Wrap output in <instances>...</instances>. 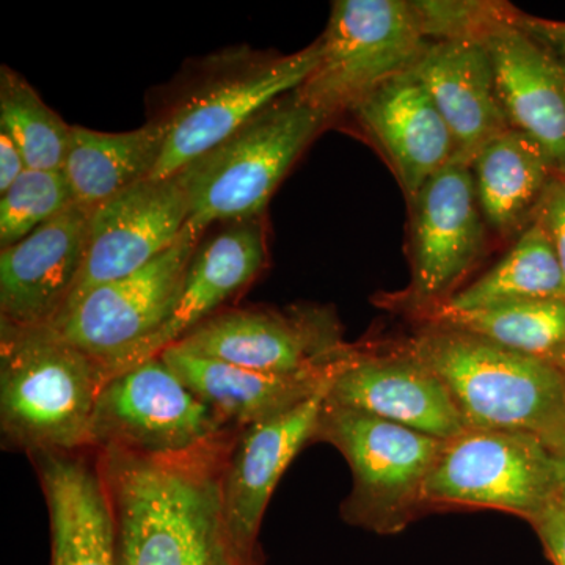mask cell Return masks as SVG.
Returning a JSON list of instances; mask_svg holds the SVG:
<instances>
[{"instance_id":"1","label":"cell","mask_w":565,"mask_h":565,"mask_svg":"<svg viewBox=\"0 0 565 565\" xmlns=\"http://www.w3.org/2000/svg\"><path fill=\"white\" fill-rule=\"evenodd\" d=\"M239 430L172 456L95 451L117 527L118 565H266L234 535L222 475Z\"/></svg>"},{"instance_id":"2","label":"cell","mask_w":565,"mask_h":565,"mask_svg":"<svg viewBox=\"0 0 565 565\" xmlns=\"http://www.w3.org/2000/svg\"><path fill=\"white\" fill-rule=\"evenodd\" d=\"M401 348L444 382L467 429L516 430L552 446L565 434V375L478 334L422 322Z\"/></svg>"},{"instance_id":"3","label":"cell","mask_w":565,"mask_h":565,"mask_svg":"<svg viewBox=\"0 0 565 565\" xmlns=\"http://www.w3.org/2000/svg\"><path fill=\"white\" fill-rule=\"evenodd\" d=\"M107 371L52 327L0 323L3 445L29 456L90 449L96 401Z\"/></svg>"},{"instance_id":"4","label":"cell","mask_w":565,"mask_h":565,"mask_svg":"<svg viewBox=\"0 0 565 565\" xmlns=\"http://www.w3.org/2000/svg\"><path fill=\"white\" fill-rule=\"evenodd\" d=\"M330 118L299 93L282 96L177 174L189 221L204 233L217 222L259 218L282 178Z\"/></svg>"},{"instance_id":"5","label":"cell","mask_w":565,"mask_h":565,"mask_svg":"<svg viewBox=\"0 0 565 565\" xmlns=\"http://www.w3.org/2000/svg\"><path fill=\"white\" fill-rule=\"evenodd\" d=\"M313 441L332 445L352 471L341 516L371 533H401L424 514L423 490L446 440L323 401Z\"/></svg>"},{"instance_id":"6","label":"cell","mask_w":565,"mask_h":565,"mask_svg":"<svg viewBox=\"0 0 565 565\" xmlns=\"http://www.w3.org/2000/svg\"><path fill=\"white\" fill-rule=\"evenodd\" d=\"M561 503L555 449L539 435L467 429L446 440L423 490V509H493L534 525Z\"/></svg>"},{"instance_id":"7","label":"cell","mask_w":565,"mask_h":565,"mask_svg":"<svg viewBox=\"0 0 565 565\" xmlns=\"http://www.w3.org/2000/svg\"><path fill=\"white\" fill-rule=\"evenodd\" d=\"M318 41V66L297 93L330 120L414 70L430 43L408 0H338Z\"/></svg>"},{"instance_id":"8","label":"cell","mask_w":565,"mask_h":565,"mask_svg":"<svg viewBox=\"0 0 565 565\" xmlns=\"http://www.w3.org/2000/svg\"><path fill=\"white\" fill-rule=\"evenodd\" d=\"M203 234L185 225L169 250L137 273L93 289L50 327L102 364L109 379L141 363L173 313Z\"/></svg>"},{"instance_id":"9","label":"cell","mask_w":565,"mask_h":565,"mask_svg":"<svg viewBox=\"0 0 565 565\" xmlns=\"http://www.w3.org/2000/svg\"><path fill=\"white\" fill-rule=\"evenodd\" d=\"M411 281L384 307L423 321L460 289L486 250L487 228L470 166L451 162L408 202Z\"/></svg>"},{"instance_id":"10","label":"cell","mask_w":565,"mask_h":565,"mask_svg":"<svg viewBox=\"0 0 565 565\" xmlns=\"http://www.w3.org/2000/svg\"><path fill=\"white\" fill-rule=\"evenodd\" d=\"M234 430L188 388L161 355L114 375L96 401L90 449L145 456L191 451Z\"/></svg>"},{"instance_id":"11","label":"cell","mask_w":565,"mask_h":565,"mask_svg":"<svg viewBox=\"0 0 565 565\" xmlns=\"http://www.w3.org/2000/svg\"><path fill=\"white\" fill-rule=\"evenodd\" d=\"M319 41L282 57H241L191 93L169 115L161 158L150 180H167L233 136L245 122L299 90L319 62Z\"/></svg>"},{"instance_id":"12","label":"cell","mask_w":565,"mask_h":565,"mask_svg":"<svg viewBox=\"0 0 565 565\" xmlns=\"http://www.w3.org/2000/svg\"><path fill=\"white\" fill-rule=\"evenodd\" d=\"M177 344L207 359L273 374L327 370L353 348L344 343L333 311L322 307L222 310Z\"/></svg>"},{"instance_id":"13","label":"cell","mask_w":565,"mask_h":565,"mask_svg":"<svg viewBox=\"0 0 565 565\" xmlns=\"http://www.w3.org/2000/svg\"><path fill=\"white\" fill-rule=\"evenodd\" d=\"M188 221V193L177 174L137 182L99 204L90 211L79 280L61 316L93 289L137 273L169 250Z\"/></svg>"},{"instance_id":"14","label":"cell","mask_w":565,"mask_h":565,"mask_svg":"<svg viewBox=\"0 0 565 565\" xmlns=\"http://www.w3.org/2000/svg\"><path fill=\"white\" fill-rule=\"evenodd\" d=\"M327 399L451 440L467 430L444 382L401 348H355L330 382Z\"/></svg>"},{"instance_id":"15","label":"cell","mask_w":565,"mask_h":565,"mask_svg":"<svg viewBox=\"0 0 565 565\" xmlns=\"http://www.w3.org/2000/svg\"><path fill=\"white\" fill-rule=\"evenodd\" d=\"M90 211L73 204L0 252V323L51 326L79 280Z\"/></svg>"},{"instance_id":"16","label":"cell","mask_w":565,"mask_h":565,"mask_svg":"<svg viewBox=\"0 0 565 565\" xmlns=\"http://www.w3.org/2000/svg\"><path fill=\"white\" fill-rule=\"evenodd\" d=\"M509 6L482 36L509 128L525 134L565 180V71L514 21Z\"/></svg>"},{"instance_id":"17","label":"cell","mask_w":565,"mask_h":565,"mask_svg":"<svg viewBox=\"0 0 565 565\" xmlns=\"http://www.w3.org/2000/svg\"><path fill=\"white\" fill-rule=\"evenodd\" d=\"M349 114L392 167L407 202L455 162L451 131L412 70L367 93Z\"/></svg>"},{"instance_id":"18","label":"cell","mask_w":565,"mask_h":565,"mask_svg":"<svg viewBox=\"0 0 565 565\" xmlns=\"http://www.w3.org/2000/svg\"><path fill=\"white\" fill-rule=\"evenodd\" d=\"M329 386L286 414L244 427L234 438L222 475L223 508L234 535L248 550H262L267 504L294 457L313 441Z\"/></svg>"},{"instance_id":"19","label":"cell","mask_w":565,"mask_h":565,"mask_svg":"<svg viewBox=\"0 0 565 565\" xmlns=\"http://www.w3.org/2000/svg\"><path fill=\"white\" fill-rule=\"evenodd\" d=\"M85 452L31 456L50 509L51 565H118L109 492L95 451Z\"/></svg>"},{"instance_id":"20","label":"cell","mask_w":565,"mask_h":565,"mask_svg":"<svg viewBox=\"0 0 565 565\" xmlns=\"http://www.w3.org/2000/svg\"><path fill=\"white\" fill-rule=\"evenodd\" d=\"M412 71L451 131L456 162L470 166L486 145L511 129L482 41H430Z\"/></svg>"},{"instance_id":"21","label":"cell","mask_w":565,"mask_h":565,"mask_svg":"<svg viewBox=\"0 0 565 565\" xmlns=\"http://www.w3.org/2000/svg\"><path fill=\"white\" fill-rule=\"evenodd\" d=\"M161 356L223 424L239 430L307 403L330 385L348 359L327 370L273 374L207 359L178 344L167 348Z\"/></svg>"},{"instance_id":"22","label":"cell","mask_w":565,"mask_h":565,"mask_svg":"<svg viewBox=\"0 0 565 565\" xmlns=\"http://www.w3.org/2000/svg\"><path fill=\"white\" fill-rule=\"evenodd\" d=\"M266 232L262 217L228 223L206 243H200L185 274L173 313L148 345L141 362L161 355L193 329L221 313L264 269Z\"/></svg>"},{"instance_id":"23","label":"cell","mask_w":565,"mask_h":565,"mask_svg":"<svg viewBox=\"0 0 565 565\" xmlns=\"http://www.w3.org/2000/svg\"><path fill=\"white\" fill-rule=\"evenodd\" d=\"M470 169L487 228L501 239L525 232L557 180L545 152L514 129L486 145Z\"/></svg>"},{"instance_id":"24","label":"cell","mask_w":565,"mask_h":565,"mask_svg":"<svg viewBox=\"0 0 565 565\" xmlns=\"http://www.w3.org/2000/svg\"><path fill=\"white\" fill-rule=\"evenodd\" d=\"M166 140V122L152 121L128 132H102L71 126L62 172L74 204L93 211L99 204L150 180Z\"/></svg>"},{"instance_id":"25","label":"cell","mask_w":565,"mask_h":565,"mask_svg":"<svg viewBox=\"0 0 565 565\" xmlns=\"http://www.w3.org/2000/svg\"><path fill=\"white\" fill-rule=\"evenodd\" d=\"M541 299L565 300V282L552 241L535 217L492 269L430 315L468 313Z\"/></svg>"},{"instance_id":"26","label":"cell","mask_w":565,"mask_h":565,"mask_svg":"<svg viewBox=\"0 0 565 565\" xmlns=\"http://www.w3.org/2000/svg\"><path fill=\"white\" fill-rule=\"evenodd\" d=\"M422 322L478 334L559 370L565 364V300H525L468 313H434Z\"/></svg>"},{"instance_id":"27","label":"cell","mask_w":565,"mask_h":565,"mask_svg":"<svg viewBox=\"0 0 565 565\" xmlns=\"http://www.w3.org/2000/svg\"><path fill=\"white\" fill-rule=\"evenodd\" d=\"M0 129L18 145L28 169H63L71 126L10 66L0 70Z\"/></svg>"},{"instance_id":"28","label":"cell","mask_w":565,"mask_h":565,"mask_svg":"<svg viewBox=\"0 0 565 565\" xmlns=\"http://www.w3.org/2000/svg\"><path fill=\"white\" fill-rule=\"evenodd\" d=\"M73 204L62 170H25L9 191L0 193V245L20 243Z\"/></svg>"},{"instance_id":"29","label":"cell","mask_w":565,"mask_h":565,"mask_svg":"<svg viewBox=\"0 0 565 565\" xmlns=\"http://www.w3.org/2000/svg\"><path fill=\"white\" fill-rule=\"evenodd\" d=\"M414 6L427 40L481 41L490 25L503 17L509 3L418 0Z\"/></svg>"},{"instance_id":"30","label":"cell","mask_w":565,"mask_h":565,"mask_svg":"<svg viewBox=\"0 0 565 565\" xmlns=\"http://www.w3.org/2000/svg\"><path fill=\"white\" fill-rule=\"evenodd\" d=\"M537 218L552 241L565 282V180L557 178L546 193L544 203L537 212Z\"/></svg>"},{"instance_id":"31","label":"cell","mask_w":565,"mask_h":565,"mask_svg":"<svg viewBox=\"0 0 565 565\" xmlns=\"http://www.w3.org/2000/svg\"><path fill=\"white\" fill-rule=\"evenodd\" d=\"M515 24L541 44L550 57L565 71V22L531 17L519 9L514 11Z\"/></svg>"},{"instance_id":"32","label":"cell","mask_w":565,"mask_h":565,"mask_svg":"<svg viewBox=\"0 0 565 565\" xmlns=\"http://www.w3.org/2000/svg\"><path fill=\"white\" fill-rule=\"evenodd\" d=\"M553 565H565V508L556 503L533 525Z\"/></svg>"},{"instance_id":"33","label":"cell","mask_w":565,"mask_h":565,"mask_svg":"<svg viewBox=\"0 0 565 565\" xmlns=\"http://www.w3.org/2000/svg\"><path fill=\"white\" fill-rule=\"evenodd\" d=\"M28 170L24 156L9 134L0 129V193L9 191L11 184Z\"/></svg>"},{"instance_id":"34","label":"cell","mask_w":565,"mask_h":565,"mask_svg":"<svg viewBox=\"0 0 565 565\" xmlns=\"http://www.w3.org/2000/svg\"><path fill=\"white\" fill-rule=\"evenodd\" d=\"M552 448L555 449L557 463H559L561 504L565 508V434L556 441V444L552 445Z\"/></svg>"},{"instance_id":"35","label":"cell","mask_w":565,"mask_h":565,"mask_svg":"<svg viewBox=\"0 0 565 565\" xmlns=\"http://www.w3.org/2000/svg\"><path fill=\"white\" fill-rule=\"evenodd\" d=\"M561 371H563L564 375H565V364L563 367H561Z\"/></svg>"}]
</instances>
